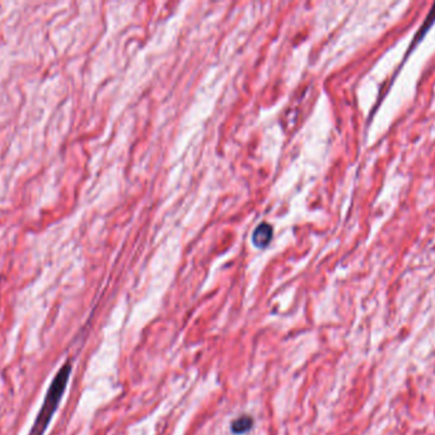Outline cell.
Listing matches in <instances>:
<instances>
[{"label": "cell", "instance_id": "2", "mask_svg": "<svg viewBox=\"0 0 435 435\" xmlns=\"http://www.w3.org/2000/svg\"><path fill=\"white\" fill-rule=\"evenodd\" d=\"M273 235H274L273 226L262 222L252 232V243H254L256 248L264 249V248H266L271 243Z\"/></svg>", "mask_w": 435, "mask_h": 435}, {"label": "cell", "instance_id": "3", "mask_svg": "<svg viewBox=\"0 0 435 435\" xmlns=\"http://www.w3.org/2000/svg\"><path fill=\"white\" fill-rule=\"evenodd\" d=\"M252 427H254V419L251 416L243 415L241 417H238V419H235V422H232L231 430L235 434L241 435L249 431Z\"/></svg>", "mask_w": 435, "mask_h": 435}, {"label": "cell", "instance_id": "1", "mask_svg": "<svg viewBox=\"0 0 435 435\" xmlns=\"http://www.w3.org/2000/svg\"><path fill=\"white\" fill-rule=\"evenodd\" d=\"M70 374H72V364L67 361L60 367V370L56 373L50 387L47 389V393L39 411V415L36 417L28 435L45 434L46 429L48 428V424L53 420L54 414L60 405L61 398L65 393Z\"/></svg>", "mask_w": 435, "mask_h": 435}]
</instances>
